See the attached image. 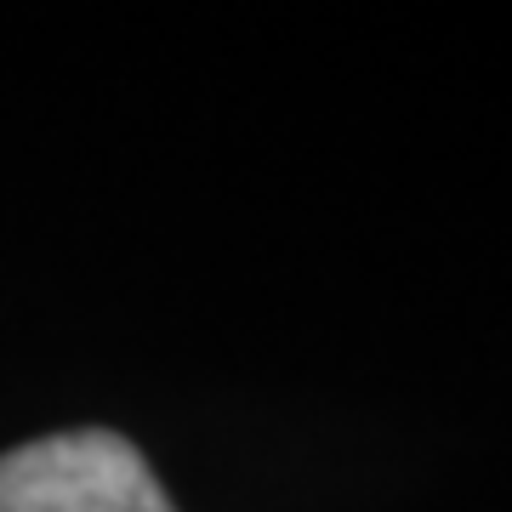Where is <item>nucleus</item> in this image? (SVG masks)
<instances>
[{
    "label": "nucleus",
    "instance_id": "nucleus-1",
    "mask_svg": "<svg viewBox=\"0 0 512 512\" xmlns=\"http://www.w3.org/2000/svg\"><path fill=\"white\" fill-rule=\"evenodd\" d=\"M0 512H177L126 433L74 427L0 456Z\"/></svg>",
    "mask_w": 512,
    "mask_h": 512
}]
</instances>
